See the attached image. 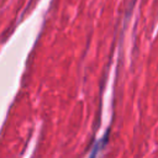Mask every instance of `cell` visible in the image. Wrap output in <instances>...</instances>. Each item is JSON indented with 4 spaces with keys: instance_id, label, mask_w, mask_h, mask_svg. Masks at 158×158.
I'll return each instance as SVG.
<instances>
[{
    "instance_id": "cell-1",
    "label": "cell",
    "mask_w": 158,
    "mask_h": 158,
    "mask_svg": "<svg viewBox=\"0 0 158 158\" xmlns=\"http://www.w3.org/2000/svg\"><path fill=\"white\" fill-rule=\"evenodd\" d=\"M109 136H110V132H109V131H106V133L104 135V137L101 138V141H100V142H96V144H95V146H94V148L91 149V153H90V157H89V158H95V157H96L98 152H99V151H100V149L106 144Z\"/></svg>"
}]
</instances>
